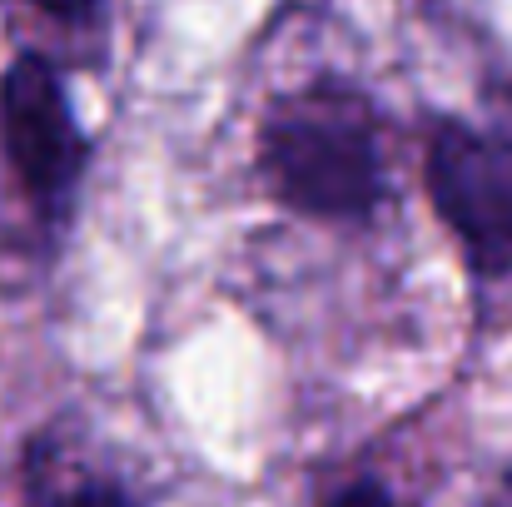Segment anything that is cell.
Here are the masks:
<instances>
[{"label": "cell", "mask_w": 512, "mask_h": 507, "mask_svg": "<svg viewBox=\"0 0 512 507\" xmlns=\"http://www.w3.org/2000/svg\"><path fill=\"white\" fill-rule=\"evenodd\" d=\"M264 174L274 194L319 219H363L378 199L373 110L358 90L319 80L264 120Z\"/></svg>", "instance_id": "cell-1"}, {"label": "cell", "mask_w": 512, "mask_h": 507, "mask_svg": "<svg viewBox=\"0 0 512 507\" xmlns=\"http://www.w3.org/2000/svg\"><path fill=\"white\" fill-rule=\"evenodd\" d=\"M428 194L478 274H512V140L458 120L438 125L428 140Z\"/></svg>", "instance_id": "cell-2"}, {"label": "cell", "mask_w": 512, "mask_h": 507, "mask_svg": "<svg viewBox=\"0 0 512 507\" xmlns=\"http://www.w3.org/2000/svg\"><path fill=\"white\" fill-rule=\"evenodd\" d=\"M0 140L5 160L20 174L25 194L40 209H55L70 199L80 169H85V135L70 115L65 85L45 55H15L0 75Z\"/></svg>", "instance_id": "cell-3"}, {"label": "cell", "mask_w": 512, "mask_h": 507, "mask_svg": "<svg viewBox=\"0 0 512 507\" xmlns=\"http://www.w3.org/2000/svg\"><path fill=\"white\" fill-rule=\"evenodd\" d=\"M45 507H135L120 488H110V483H80V488H65V493H55Z\"/></svg>", "instance_id": "cell-4"}, {"label": "cell", "mask_w": 512, "mask_h": 507, "mask_svg": "<svg viewBox=\"0 0 512 507\" xmlns=\"http://www.w3.org/2000/svg\"><path fill=\"white\" fill-rule=\"evenodd\" d=\"M329 507H393V503H388V493L378 483H348Z\"/></svg>", "instance_id": "cell-5"}, {"label": "cell", "mask_w": 512, "mask_h": 507, "mask_svg": "<svg viewBox=\"0 0 512 507\" xmlns=\"http://www.w3.org/2000/svg\"><path fill=\"white\" fill-rule=\"evenodd\" d=\"M30 5H40L55 20H90L100 10V0H30Z\"/></svg>", "instance_id": "cell-6"}, {"label": "cell", "mask_w": 512, "mask_h": 507, "mask_svg": "<svg viewBox=\"0 0 512 507\" xmlns=\"http://www.w3.org/2000/svg\"><path fill=\"white\" fill-rule=\"evenodd\" d=\"M483 507H512V468L488 488V498H483Z\"/></svg>", "instance_id": "cell-7"}]
</instances>
